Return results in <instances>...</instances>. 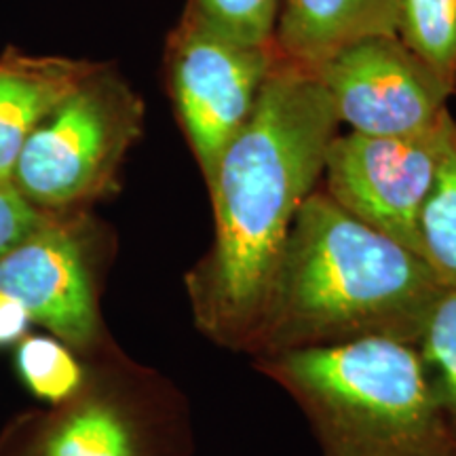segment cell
Masks as SVG:
<instances>
[{
	"instance_id": "1",
	"label": "cell",
	"mask_w": 456,
	"mask_h": 456,
	"mask_svg": "<svg viewBox=\"0 0 456 456\" xmlns=\"http://www.w3.org/2000/svg\"><path fill=\"white\" fill-rule=\"evenodd\" d=\"M338 127L317 78L277 60L252 118L205 182L214 241L188 271L186 292L195 326L222 349L245 353L285 239L322 180Z\"/></svg>"
},
{
	"instance_id": "2",
	"label": "cell",
	"mask_w": 456,
	"mask_h": 456,
	"mask_svg": "<svg viewBox=\"0 0 456 456\" xmlns=\"http://www.w3.org/2000/svg\"><path fill=\"white\" fill-rule=\"evenodd\" d=\"M444 285L431 266L315 188L289 228L243 355L363 340L416 345Z\"/></svg>"
},
{
	"instance_id": "3",
	"label": "cell",
	"mask_w": 456,
	"mask_h": 456,
	"mask_svg": "<svg viewBox=\"0 0 456 456\" xmlns=\"http://www.w3.org/2000/svg\"><path fill=\"white\" fill-rule=\"evenodd\" d=\"M254 366L298 403L319 456H456L412 345L363 340Z\"/></svg>"
},
{
	"instance_id": "4",
	"label": "cell",
	"mask_w": 456,
	"mask_h": 456,
	"mask_svg": "<svg viewBox=\"0 0 456 456\" xmlns=\"http://www.w3.org/2000/svg\"><path fill=\"white\" fill-rule=\"evenodd\" d=\"M144 104L123 78L95 66L28 135L13 184L30 203L68 208L117 184L125 155L140 138Z\"/></svg>"
},
{
	"instance_id": "5",
	"label": "cell",
	"mask_w": 456,
	"mask_h": 456,
	"mask_svg": "<svg viewBox=\"0 0 456 456\" xmlns=\"http://www.w3.org/2000/svg\"><path fill=\"white\" fill-rule=\"evenodd\" d=\"M275 61L273 45L235 41L191 15L182 13L171 30L165 51L169 98L205 182L252 118Z\"/></svg>"
},
{
	"instance_id": "6",
	"label": "cell",
	"mask_w": 456,
	"mask_h": 456,
	"mask_svg": "<svg viewBox=\"0 0 456 456\" xmlns=\"http://www.w3.org/2000/svg\"><path fill=\"white\" fill-rule=\"evenodd\" d=\"M450 121L452 112L414 135L336 134L319 188L363 224L419 254V218L440 171Z\"/></svg>"
},
{
	"instance_id": "7",
	"label": "cell",
	"mask_w": 456,
	"mask_h": 456,
	"mask_svg": "<svg viewBox=\"0 0 456 456\" xmlns=\"http://www.w3.org/2000/svg\"><path fill=\"white\" fill-rule=\"evenodd\" d=\"M309 74L326 89L340 125L357 134H423L450 114V91L397 34L357 38Z\"/></svg>"
},
{
	"instance_id": "8",
	"label": "cell",
	"mask_w": 456,
	"mask_h": 456,
	"mask_svg": "<svg viewBox=\"0 0 456 456\" xmlns=\"http://www.w3.org/2000/svg\"><path fill=\"white\" fill-rule=\"evenodd\" d=\"M0 292L72 349L89 351L102 340L89 241L74 224L45 218L0 258Z\"/></svg>"
},
{
	"instance_id": "9",
	"label": "cell",
	"mask_w": 456,
	"mask_h": 456,
	"mask_svg": "<svg viewBox=\"0 0 456 456\" xmlns=\"http://www.w3.org/2000/svg\"><path fill=\"white\" fill-rule=\"evenodd\" d=\"M397 0H279L277 60L311 72L357 38L395 34Z\"/></svg>"
},
{
	"instance_id": "10",
	"label": "cell",
	"mask_w": 456,
	"mask_h": 456,
	"mask_svg": "<svg viewBox=\"0 0 456 456\" xmlns=\"http://www.w3.org/2000/svg\"><path fill=\"white\" fill-rule=\"evenodd\" d=\"M94 70L68 60L0 61V182L13 180L28 135Z\"/></svg>"
},
{
	"instance_id": "11",
	"label": "cell",
	"mask_w": 456,
	"mask_h": 456,
	"mask_svg": "<svg viewBox=\"0 0 456 456\" xmlns=\"http://www.w3.org/2000/svg\"><path fill=\"white\" fill-rule=\"evenodd\" d=\"M37 456H155V450L142 416L123 397L85 385L45 433Z\"/></svg>"
},
{
	"instance_id": "12",
	"label": "cell",
	"mask_w": 456,
	"mask_h": 456,
	"mask_svg": "<svg viewBox=\"0 0 456 456\" xmlns=\"http://www.w3.org/2000/svg\"><path fill=\"white\" fill-rule=\"evenodd\" d=\"M419 254L440 283L456 289V118L448 127V140L436 182L419 218Z\"/></svg>"
},
{
	"instance_id": "13",
	"label": "cell",
	"mask_w": 456,
	"mask_h": 456,
	"mask_svg": "<svg viewBox=\"0 0 456 456\" xmlns=\"http://www.w3.org/2000/svg\"><path fill=\"white\" fill-rule=\"evenodd\" d=\"M395 34L456 95V0H397Z\"/></svg>"
},
{
	"instance_id": "14",
	"label": "cell",
	"mask_w": 456,
	"mask_h": 456,
	"mask_svg": "<svg viewBox=\"0 0 456 456\" xmlns=\"http://www.w3.org/2000/svg\"><path fill=\"white\" fill-rule=\"evenodd\" d=\"M414 349L456 448V289L444 288Z\"/></svg>"
},
{
	"instance_id": "15",
	"label": "cell",
	"mask_w": 456,
	"mask_h": 456,
	"mask_svg": "<svg viewBox=\"0 0 456 456\" xmlns=\"http://www.w3.org/2000/svg\"><path fill=\"white\" fill-rule=\"evenodd\" d=\"M15 366L28 389L51 403H66L85 389V370L61 340L28 336L17 346Z\"/></svg>"
},
{
	"instance_id": "16",
	"label": "cell",
	"mask_w": 456,
	"mask_h": 456,
	"mask_svg": "<svg viewBox=\"0 0 456 456\" xmlns=\"http://www.w3.org/2000/svg\"><path fill=\"white\" fill-rule=\"evenodd\" d=\"M277 9L279 0H188L184 15L235 41L271 47Z\"/></svg>"
},
{
	"instance_id": "17",
	"label": "cell",
	"mask_w": 456,
	"mask_h": 456,
	"mask_svg": "<svg viewBox=\"0 0 456 456\" xmlns=\"http://www.w3.org/2000/svg\"><path fill=\"white\" fill-rule=\"evenodd\" d=\"M43 220L45 216L32 208L13 182H0V258L41 226Z\"/></svg>"
},
{
	"instance_id": "18",
	"label": "cell",
	"mask_w": 456,
	"mask_h": 456,
	"mask_svg": "<svg viewBox=\"0 0 456 456\" xmlns=\"http://www.w3.org/2000/svg\"><path fill=\"white\" fill-rule=\"evenodd\" d=\"M30 315L13 296L0 292V346L21 340L30 326Z\"/></svg>"
}]
</instances>
